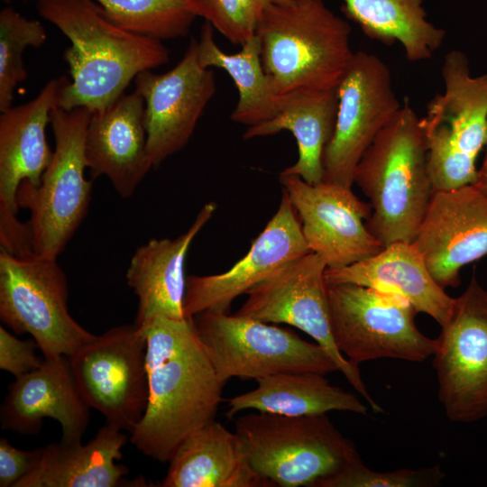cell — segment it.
<instances>
[{
	"instance_id": "12",
	"label": "cell",
	"mask_w": 487,
	"mask_h": 487,
	"mask_svg": "<svg viewBox=\"0 0 487 487\" xmlns=\"http://www.w3.org/2000/svg\"><path fill=\"white\" fill-rule=\"evenodd\" d=\"M433 366L446 418L473 423L487 418V289L473 275L455 298L436 338Z\"/></svg>"
},
{
	"instance_id": "26",
	"label": "cell",
	"mask_w": 487,
	"mask_h": 487,
	"mask_svg": "<svg viewBox=\"0 0 487 487\" xmlns=\"http://www.w3.org/2000/svg\"><path fill=\"white\" fill-rule=\"evenodd\" d=\"M338 107L337 88L296 91L280 96L275 116L248 126L245 140L289 131L296 139L297 161L280 174L296 175L316 184L323 181V153L335 130Z\"/></svg>"
},
{
	"instance_id": "37",
	"label": "cell",
	"mask_w": 487,
	"mask_h": 487,
	"mask_svg": "<svg viewBox=\"0 0 487 487\" xmlns=\"http://www.w3.org/2000/svg\"><path fill=\"white\" fill-rule=\"evenodd\" d=\"M487 145V142H486ZM475 184L479 188L487 192V151L485 154L484 161L478 170L477 179Z\"/></svg>"
},
{
	"instance_id": "36",
	"label": "cell",
	"mask_w": 487,
	"mask_h": 487,
	"mask_svg": "<svg viewBox=\"0 0 487 487\" xmlns=\"http://www.w3.org/2000/svg\"><path fill=\"white\" fill-rule=\"evenodd\" d=\"M253 14L257 18L261 16L265 8L271 5H280L289 2V0H243Z\"/></svg>"
},
{
	"instance_id": "34",
	"label": "cell",
	"mask_w": 487,
	"mask_h": 487,
	"mask_svg": "<svg viewBox=\"0 0 487 487\" xmlns=\"http://www.w3.org/2000/svg\"><path fill=\"white\" fill-rule=\"evenodd\" d=\"M35 340H21L0 326V369L18 378L41 366Z\"/></svg>"
},
{
	"instance_id": "3",
	"label": "cell",
	"mask_w": 487,
	"mask_h": 487,
	"mask_svg": "<svg viewBox=\"0 0 487 487\" xmlns=\"http://www.w3.org/2000/svg\"><path fill=\"white\" fill-rule=\"evenodd\" d=\"M354 183L372 207L367 227L383 247L412 243L434 188L425 133L408 99L363 153Z\"/></svg>"
},
{
	"instance_id": "22",
	"label": "cell",
	"mask_w": 487,
	"mask_h": 487,
	"mask_svg": "<svg viewBox=\"0 0 487 487\" xmlns=\"http://www.w3.org/2000/svg\"><path fill=\"white\" fill-rule=\"evenodd\" d=\"M216 210L207 203L190 227L175 239H151L133 253L126 281L138 299L135 323L143 325L155 318L184 319L187 287L185 262L196 235Z\"/></svg>"
},
{
	"instance_id": "14",
	"label": "cell",
	"mask_w": 487,
	"mask_h": 487,
	"mask_svg": "<svg viewBox=\"0 0 487 487\" xmlns=\"http://www.w3.org/2000/svg\"><path fill=\"white\" fill-rule=\"evenodd\" d=\"M326 262L310 252L251 289L237 315L265 323H284L310 335L335 363L352 387L374 412L382 409L371 397L358 366L337 349L331 332Z\"/></svg>"
},
{
	"instance_id": "29",
	"label": "cell",
	"mask_w": 487,
	"mask_h": 487,
	"mask_svg": "<svg viewBox=\"0 0 487 487\" xmlns=\"http://www.w3.org/2000/svg\"><path fill=\"white\" fill-rule=\"evenodd\" d=\"M241 46L232 54L222 51L215 41L213 26L206 22L198 40V55L203 67L222 69L231 77L239 94L231 119L253 126L276 115L280 96L273 93L265 74L258 38L253 35Z\"/></svg>"
},
{
	"instance_id": "18",
	"label": "cell",
	"mask_w": 487,
	"mask_h": 487,
	"mask_svg": "<svg viewBox=\"0 0 487 487\" xmlns=\"http://www.w3.org/2000/svg\"><path fill=\"white\" fill-rule=\"evenodd\" d=\"M308 253L298 214L282 188L276 213L240 261L219 274L187 277L185 317L207 309L228 312L234 299Z\"/></svg>"
},
{
	"instance_id": "23",
	"label": "cell",
	"mask_w": 487,
	"mask_h": 487,
	"mask_svg": "<svg viewBox=\"0 0 487 487\" xmlns=\"http://www.w3.org/2000/svg\"><path fill=\"white\" fill-rule=\"evenodd\" d=\"M325 279L326 283H354L396 293L440 326L448 320L455 300L433 279L415 244L403 241L351 265L326 268Z\"/></svg>"
},
{
	"instance_id": "13",
	"label": "cell",
	"mask_w": 487,
	"mask_h": 487,
	"mask_svg": "<svg viewBox=\"0 0 487 487\" xmlns=\"http://www.w3.org/2000/svg\"><path fill=\"white\" fill-rule=\"evenodd\" d=\"M334 133L325 148L323 181L352 188L358 162L401 107L389 67L378 56L354 52L338 87Z\"/></svg>"
},
{
	"instance_id": "15",
	"label": "cell",
	"mask_w": 487,
	"mask_h": 487,
	"mask_svg": "<svg viewBox=\"0 0 487 487\" xmlns=\"http://www.w3.org/2000/svg\"><path fill=\"white\" fill-rule=\"evenodd\" d=\"M69 82L63 76L53 78L32 100L1 112L0 248L14 255L32 252L27 225L17 218V190L23 180L40 185L52 160L45 128Z\"/></svg>"
},
{
	"instance_id": "11",
	"label": "cell",
	"mask_w": 487,
	"mask_h": 487,
	"mask_svg": "<svg viewBox=\"0 0 487 487\" xmlns=\"http://www.w3.org/2000/svg\"><path fill=\"white\" fill-rule=\"evenodd\" d=\"M68 359L88 407L99 411L106 424L131 433L149 396L146 338L141 327L134 322L110 328Z\"/></svg>"
},
{
	"instance_id": "1",
	"label": "cell",
	"mask_w": 487,
	"mask_h": 487,
	"mask_svg": "<svg viewBox=\"0 0 487 487\" xmlns=\"http://www.w3.org/2000/svg\"><path fill=\"white\" fill-rule=\"evenodd\" d=\"M146 338L149 396L130 442L144 455L169 463L192 433L215 421L224 383L191 318H155L139 326Z\"/></svg>"
},
{
	"instance_id": "30",
	"label": "cell",
	"mask_w": 487,
	"mask_h": 487,
	"mask_svg": "<svg viewBox=\"0 0 487 487\" xmlns=\"http://www.w3.org/2000/svg\"><path fill=\"white\" fill-rule=\"evenodd\" d=\"M122 28L161 41L186 36L196 18L187 0H94Z\"/></svg>"
},
{
	"instance_id": "27",
	"label": "cell",
	"mask_w": 487,
	"mask_h": 487,
	"mask_svg": "<svg viewBox=\"0 0 487 487\" xmlns=\"http://www.w3.org/2000/svg\"><path fill=\"white\" fill-rule=\"evenodd\" d=\"M325 375L316 372H288L259 378L255 389L228 400L225 416L232 419L244 409L286 416L329 411L368 413V408L355 394L332 385Z\"/></svg>"
},
{
	"instance_id": "6",
	"label": "cell",
	"mask_w": 487,
	"mask_h": 487,
	"mask_svg": "<svg viewBox=\"0 0 487 487\" xmlns=\"http://www.w3.org/2000/svg\"><path fill=\"white\" fill-rule=\"evenodd\" d=\"M90 116L86 107L51 110L52 160L40 185L23 180L17 190L18 208L30 212L26 225L38 256L57 260L87 215L92 180L85 177V140Z\"/></svg>"
},
{
	"instance_id": "4",
	"label": "cell",
	"mask_w": 487,
	"mask_h": 487,
	"mask_svg": "<svg viewBox=\"0 0 487 487\" xmlns=\"http://www.w3.org/2000/svg\"><path fill=\"white\" fill-rule=\"evenodd\" d=\"M350 33L349 23L324 0H289L265 8L254 35L273 93L337 88L354 54Z\"/></svg>"
},
{
	"instance_id": "16",
	"label": "cell",
	"mask_w": 487,
	"mask_h": 487,
	"mask_svg": "<svg viewBox=\"0 0 487 487\" xmlns=\"http://www.w3.org/2000/svg\"><path fill=\"white\" fill-rule=\"evenodd\" d=\"M280 181L310 252L318 254L327 268L351 265L383 249L366 225L370 203L358 198L352 188L326 181L311 184L296 175L280 174Z\"/></svg>"
},
{
	"instance_id": "10",
	"label": "cell",
	"mask_w": 487,
	"mask_h": 487,
	"mask_svg": "<svg viewBox=\"0 0 487 487\" xmlns=\"http://www.w3.org/2000/svg\"><path fill=\"white\" fill-rule=\"evenodd\" d=\"M68 298L56 259L0 248V318L15 334H30L44 359L70 356L96 336L71 317Z\"/></svg>"
},
{
	"instance_id": "20",
	"label": "cell",
	"mask_w": 487,
	"mask_h": 487,
	"mask_svg": "<svg viewBox=\"0 0 487 487\" xmlns=\"http://www.w3.org/2000/svg\"><path fill=\"white\" fill-rule=\"evenodd\" d=\"M89 409L68 356L44 359L41 367L10 384L0 409L1 427L21 435H37L43 419L51 418L60 425L61 441L78 442L87 428Z\"/></svg>"
},
{
	"instance_id": "2",
	"label": "cell",
	"mask_w": 487,
	"mask_h": 487,
	"mask_svg": "<svg viewBox=\"0 0 487 487\" xmlns=\"http://www.w3.org/2000/svg\"><path fill=\"white\" fill-rule=\"evenodd\" d=\"M36 7L71 41L64 51L71 81L58 101L65 110H102L124 94L139 73L169 60L161 40L122 28L94 0H37Z\"/></svg>"
},
{
	"instance_id": "21",
	"label": "cell",
	"mask_w": 487,
	"mask_h": 487,
	"mask_svg": "<svg viewBox=\"0 0 487 487\" xmlns=\"http://www.w3.org/2000/svg\"><path fill=\"white\" fill-rule=\"evenodd\" d=\"M144 99L135 90L91 112L85 156L92 179L105 175L123 198L133 195L152 168L147 154Z\"/></svg>"
},
{
	"instance_id": "19",
	"label": "cell",
	"mask_w": 487,
	"mask_h": 487,
	"mask_svg": "<svg viewBox=\"0 0 487 487\" xmlns=\"http://www.w3.org/2000/svg\"><path fill=\"white\" fill-rule=\"evenodd\" d=\"M442 288H456L460 271L487 255V192L475 184L434 191L412 242Z\"/></svg>"
},
{
	"instance_id": "35",
	"label": "cell",
	"mask_w": 487,
	"mask_h": 487,
	"mask_svg": "<svg viewBox=\"0 0 487 487\" xmlns=\"http://www.w3.org/2000/svg\"><path fill=\"white\" fill-rule=\"evenodd\" d=\"M43 447L24 451L0 438V487H15L38 464Z\"/></svg>"
},
{
	"instance_id": "9",
	"label": "cell",
	"mask_w": 487,
	"mask_h": 487,
	"mask_svg": "<svg viewBox=\"0 0 487 487\" xmlns=\"http://www.w3.org/2000/svg\"><path fill=\"white\" fill-rule=\"evenodd\" d=\"M329 320L338 351L352 363L381 358L422 363L436 339L415 324L417 310L403 297L354 283H326Z\"/></svg>"
},
{
	"instance_id": "33",
	"label": "cell",
	"mask_w": 487,
	"mask_h": 487,
	"mask_svg": "<svg viewBox=\"0 0 487 487\" xmlns=\"http://www.w3.org/2000/svg\"><path fill=\"white\" fill-rule=\"evenodd\" d=\"M192 13L234 44L254 35L257 18L243 0H187Z\"/></svg>"
},
{
	"instance_id": "38",
	"label": "cell",
	"mask_w": 487,
	"mask_h": 487,
	"mask_svg": "<svg viewBox=\"0 0 487 487\" xmlns=\"http://www.w3.org/2000/svg\"><path fill=\"white\" fill-rule=\"evenodd\" d=\"M4 2H5L6 4H8L11 0H2Z\"/></svg>"
},
{
	"instance_id": "17",
	"label": "cell",
	"mask_w": 487,
	"mask_h": 487,
	"mask_svg": "<svg viewBox=\"0 0 487 487\" xmlns=\"http://www.w3.org/2000/svg\"><path fill=\"white\" fill-rule=\"evenodd\" d=\"M134 83L144 99L147 154L156 168L191 138L216 92L215 73L200 64L198 40L192 38L173 69L163 74L144 70Z\"/></svg>"
},
{
	"instance_id": "32",
	"label": "cell",
	"mask_w": 487,
	"mask_h": 487,
	"mask_svg": "<svg viewBox=\"0 0 487 487\" xmlns=\"http://www.w3.org/2000/svg\"><path fill=\"white\" fill-rule=\"evenodd\" d=\"M444 478L438 465L376 472L365 466L360 456L315 487H434Z\"/></svg>"
},
{
	"instance_id": "28",
	"label": "cell",
	"mask_w": 487,
	"mask_h": 487,
	"mask_svg": "<svg viewBox=\"0 0 487 487\" xmlns=\"http://www.w3.org/2000/svg\"><path fill=\"white\" fill-rule=\"evenodd\" d=\"M345 14L369 38L391 46L399 42L409 61L430 59L446 32L427 19L424 0H342Z\"/></svg>"
},
{
	"instance_id": "24",
	"label": "cell",
	"mask_w": 487,
	"mask_h": 487,
	"mask_svg": "<svg viewBox=\"0 0 487 487\" xmlns=\"http://www.w3.org/2000/svg\"><path fill=\"white\" fill-rule=\"evenodd\" d=\"M127 440L122 430L106 424L84 445L61 440L49 444L37 466L15 487L147 486L142 477L127 480L128 468L115 463Z\"/></svg>"
},
{
	"instance_id": "31",
	"label": "cell",
	"mask_w": 487,
	"mask_h": 487,
	"mask_svg": "<svg viewBox=\"0 0 487 487\" xmlns=\"http://www.w3.org/2000/svg\"><path fill=\"white\" fill-rule=\"evenodd\" d=\"M46 32L37 20L23 16L13 7L0 12V111L10 108L15 87L27 78L23 60L27 47H41Z\"/></svg>"
},
{
	"instance_id": "8",
	"label": "cell",
	"mask_w": 487,
	"mask_h": 487,
	"mask_svg": "<svg viewBox=\"0 0 487 487\" xmlns=\"http://www.w3.org/2000/svg\"><path fill=\"white\" fill-rule=\"evenodd\" d=\"M195 333L225 384L231 378L259 379L288 372L338 371L318 344L297 334L237 314L204 310L192 318Z\"/></svg>"
},
{
	"instance_id": "7",
	"label": "cell",
	"mask_w": 487,
	"mask_h": 487,
	"mask_svg": "<svg viewBox=\"0 0 487 487\" xmlns=\"http://www.w3.org/2000/svg\"><path fill=\"white\" fill-rule=\"evenodd\" d=\"M444 91L427 104L420 118L434 191L476 182V159L487 142V73L473 77L460 51H449L442 65Z\"/></svg>"
},
{
	"instance_id": "5",
	"label": "cell",
	"mask_w": 487,
	"mask_h": 487,
	"mask_svg": "<svg viewBox=\"0 0 487 487\" xmlns=\"http://www.w3.org/2000/svg\"><path fill=\"white\" fill-rule=\"evenodd\" d=\"M253 469L274 486L315 487L360 457L326 414L251 412L234 422Z\"/></svg>"
},
{
	"instance_id": "25",
	"label": "cell",
	"mask_w": 487,
	"mask_h": 487,
	"mask_svg": "<svg viewBox=\"0 0 487 487\" xmlns=\"http://www.w3.org/2000/svg\"><path fill=\"white\" fill-rule=\"evenodd\" d=\"M161 486L271 487L251 466L236 433L213 421L178 447Z\"/></svg>"
}]
</instances>
